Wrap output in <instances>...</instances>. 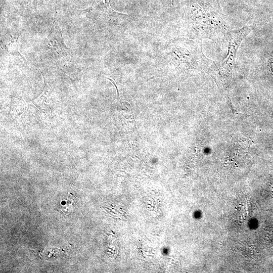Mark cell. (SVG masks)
<instances>
[{"label":"cell","mask_w":273,"mask_h":273,"mask_svg":"<svg viewBox=\"0 0 273 273\" xmlns=\"http://www.w3.org/2000/svg\"><path fill=\"white\" fill-rule=\"evenodd\" d=\"M221 13L212 3L205 6L197 2L191 3L185 12L186 36L198 40L209 39L217 46L224 42L229 30Z\"/></svg>","instance_id":"obj_1"},{"label":"cell","mask_w":273,"mask_h":273,"mask_svg":"<svg viewBox=\"0 0 273 273\" xmlns=\"http://www.w3.org/2000/svg\"><path fill=\"white\" fill-rule=\"evenodd\" d=\"M167 56L170 63L182 71L209 69L214 62L204 54L201 40L188 38L175 40Z\"/></svg>","instance_id":"obj_2"},{"label":"cell","mask_w":273,"mask_h":273,"mask_svg":"<svg viewBox=\"0 0 273 273\" xmlns=\"http://www.w3.org/2000/svg\"><path fill=\"white\" fill-rule=\"evenodd\" d=\"M42 53L48 60L55 63L66 62L71 58L70 50L64 41L60 22L56 19L42 44Z\"/></svg>","instance_id":"obj_3"},{"label":"cell","mask_w":273,"mask_h":273,"mask_svg":"<svg viewBox=\"0 0 273 273\" xmlns=\"http://www.w3.org/2000/svg\"><path fill=\"white\" fill-rule=\"evenodd\" d=\"M248 26H244L238 30L228 31L225 39L228 44V52L225 60L221 63L227 70L232 71L234 67L237 51L244 38L250 32Z\"/></svg>","instance_id":"obj_4"},{"label":"cell","mask_w":273,"mask_h":273,"mask_svg":"<svg viewBox=\"0 0 273 273\" xmlns=\"http://www.w3.org/2000/svg\"><path fill=\"white\" fill-rule=\"evenodd\" d=\"M210 1L218 10L221 11V8L220 7L219 0H210Z\"/></svg>","instance_id":"obj_5"}]
</instances>
